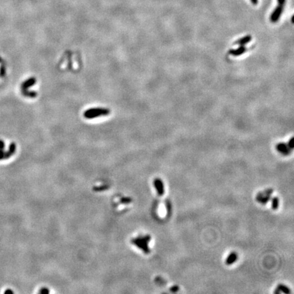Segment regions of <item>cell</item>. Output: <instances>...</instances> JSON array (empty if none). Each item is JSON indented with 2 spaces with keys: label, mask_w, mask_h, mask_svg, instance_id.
Wrapping results in <instances>:
<instances>
[{
  "label": "cell",
  "mask_w": 294,
  "mask_h": 294,
  "mask_svg": "<svg viewBox=\"0 0 294 294\" xmlns=\"http://www.w3.org/2000/svg\"><path fill=\"white\" fill-rule=\"evenodd\" d=\"M151 237L150 235H147L145 236H140L137 238H134L132 240V242L136 246H137L139 249H142L144 251V253L146 254H148L151 252L150 249L149 248L148 244L151 241Z\"/></svg>",
  "instance_id": "cell-1"
},
{
  "label": "cell",
  "mask_w": 294,
  "mask_h": 294,
  "mask_svg": "<svg viewBox=\"0 0 294 294\" xmlns=\"http://www.w3.org/2000/svg\"><path fill=\"white\" fill-rule=\"evenodd\" d=\"M110 113V110L106 108H91L88 110H86L84 113V116L86 119H93L104 115H108Z\"/></svg>",
  "instance_id": "cell-2"
},
{
  "label": "cell",
  "mask_w": 294,
  "mask_h": 294,
  "mask_svg": "<svg viewBox=\"0 0 294 294\" xmlns=\"http://www.w3.org/2000/svg\"><path fill=\"white\" fill-rule=\"evenodd\" d=\"M284 7H285V5L278 4L277 7L276 8L274 11H273V12L271 14V15H270V21L274 23H277L278 20H279L280 16H281L282 13L283 12V10H284Z\"/></svg>",
  "instance_id": "cell-3"
},
{
  "label": "cell",
  "mask_w": 294,
  "mask_h": 294,
  "mask_svg": "<svg viewBox=\"0 0 294 294\" xmlns=\"http://www.w3.org/2000/svg\"><path fill=\"white\" fill-rule=\"evenodd\" d=\"M272 193V189H267L265 190L264 192L259 193L257 195V200L262 204H266L270 199V195Z\"/></svg>",
  "instance_id": "cell-4"
},
{
  "label": "cell",
  "mask_w": 294,
  "mask_h": 294,
  "mask_svg": "<svg viewBox=\"0 0 294 294\" xmlns=\"http://www.w3.org/2000/svg\"><path fill=\"white\" fill-rule=\"evenodd\" d=\"M16 148H17V147H16L15 143L12 142L10 144L9 149L8 151L5 152L4 151V150H1V149H0V160L7 159H8L9 157L12 156L15 153Z\"/></svg>",
  "instance_id": "cell-5"
},
{
  "label": "cell",
  "mask_w": 294,
  "mask_h": 294,
  "mask_svg": "<svg viewBox=\"0 0 294 294\" xmlns=\"http://www.w3.org/2000/svg\"><path fill=\"white\" fill-rule=\"evenodd\" d=\"M154 186L155 187L158 195L162 196L165 193V189L164 183L160 178H155L154 180Z\"/></svg>",
  "instance_id": "cell-6"
},
{
  "label": "cell",
  "mask_w": 294,
  "mask_h": 294,
  "mask_svg": "<svg viewBox=\"0 0 294 294\" xmlns=\"http://www.w3.org/2000/svg\"><path fill=\"white\" fill-rule=\"evenodd\" d=\"M276 149L280 153L284 155H287L290 154L291 149L289 148L287 144L285 143H279L276 145Z\"/></svg>",
  "instance_id": "cell-7"
},
{
  "label": "cell",
  "mask_w": 294,
  "mask_h": 294,
  "mask_svg": "<svg viewBox=\"0 0 294 294\" xmlns=\"http://www.w3.org/2000/svg\"><path fill=\"white\" fill-rule=\"evenodd\" d=\"M247 51V48L245 46H240L238 48L236 49H232L229 51L230 54L232 56L234 57H238L240 56V55H242L243 53Z\"/></svg>",
  "instance_id": "cell-8"
},
{
  "label": "cell",
  "mask_w": 294,
  "mask_h": 294,
  "mask_svg": "<svg viewBox=\"0 0 294 294\" xmlns=\"http://www.w3.org/2000/svg\"><path fill=\"white\" fill-rule=\"evenodd\" d=\"M251 40H252V36L250 35H248L243 37L242 38L239 39V40H238L237 41H236L234 42V44L239 46H245L246 44L250 42Z\"/></svg>",
  "instance_id": "cell-9"
},
{
  "label": "cell",
  "mask_w": 294,
  "mask_h": 294,
  "mask_svg": "<svg viewBox=\"0 0 294 294\" xmlns=\"http://www.w3.org/2000/svg\"><path fill=\"white\" fill-rule=\"evenodd\" d=\"M36 78H29L28 80H25L24 83H23L21 85V90L22 91H26L27 89L30 87V86L33 85L34 84L36 83Z\"/></svg>",
  "instance_id": "cell-10"
},
{
  "label": "cell",
  "mask_w": 294,
  "mask_h": 294,
  "mask_svg": "<svg viewBox=\"0 0 294 294\" xmlns=\"http://www.w3.org/2000/svg\"><path fill=\"white\" fill-rule=\"evenodd\" d=\"M238 259V254L236 253V252H232L231 253L228 257H227L226 261H225V264L227 265H232L233 263H235Z\"/></svg>",
  "instance_id": "cell-11"
},
{
  "label": "cell",
  "mask_w": 294,
  "mask_h": 294,
  "mask_svg": "<svg viewBox=\"0 0 294 294\" xmlns=\"http://www.w3.org/2000/svg\"><path fill=\"white\" fill-rule=\"evenodd\" d=\"M279 206V199L277 197H274L272 199V208L273 210H277Z\"/></svg>",
  "instance_id": "cell-12"
},
{
  "label": "cell",
  "mask_w": 294,
  "mask_h": 294,
  "mask_svg": "<svg viewBox=\"0 0 294 294\" xmlns=\"http://www.w3.org/2000/svg\"><path fill=\"white\" fill-rule=\"evenodd\" d=\"M277 288L279 289L280 290V291H282V292H283L284 293L288 294V293H291V291L289 289V288L287 287V286L285 285L280 284V285H278Z\"/></svg>",
  "instance_id": "cell-13"
},
{
  "label": "cell",
  "mask_w": 294,
  "mask_h": 294,
  "mask_svg": "<svg viewBox=\"0 0 294 294\" xmlns=\"http://www.w3.org/2000/svg\"><path fill=\"white\" fill-rule=\"evenodd\" d=\"M50 292V291L48 288H46V287H43V288H42L40 290V291H39V293H42V294H47V293H49Z\"/></svg>",
  "instance_id": "cell-14"
},
{
  "label": "cell",
  "mask_w": 294,
  "mask_h": 294,
  "mask_svg": "<svg viewBox=\"0 0 294 294\" xmlns=\"http://www.w3.org/2000/svg\"><path fill=\"white\" fill-rule=\"evenodd\" d=\"M293 138H291L290 139V140L288 142V144H287L288 147L291 149H291H293Z\"/></svg>",
  "instance_id": "cell-15"
},
{
  "label": "cell",
  "mask_w": 294,
  "mask_h": 294,
  "mask_svg": "<svg viewBox=\"0 0 294 294\" xmlns=\"http://www.w3.org/2000/svg\"><path fill=\"white\" fill-rule=\"evenodd\" d=\"M178 290H179V287H178V286L177 285H174L170 288V291H171L172 292H177V291H178Z\"/></svg>",
  "instance_id": "cell-16"
},
{
  "label": "cell",
  "mask_w": 294,
  "mask_h": 294,
  "mask_svg": "<svg viewBox=\"0 0 294 294\" xmlns=\"http://www.w3.org/2000/svg\"><path fill=\"white\" fill-rule=\"evenodd\" d=\"M4 148H5V143L4 140H0V149H1V150H4Z\"/></svg>",
  "instance_id": "cell-17"
},
{
  "label": "cell",
  "mask_w": 294,
  "mask_h": 294,
  "mask_svg": "<svg viewBox=\"0 0 294 294\" xmlns=\"http://www.w3.org/2000/svg\"><path fill=\"white\" fill-rule=\"evenodd\" d=\"M277 2H278V4L285 5V2H286V0H277Z\"/></svg>",
  "instance_id": "cell-18"
},
{
  "label": "cell",
  "mask_w": 294,
  "mask_h": 294,
  "mask_svg": "<svg viewBox=\"0 0 294 294\" xmlns=\"http://www.w3.org/2000/svg\"><path fill=\"white\" fill-rule=\"evenodd\" d=\"M4 293H6V294H8V293H10V294H12V293H14V292H13V291H12L11 289H7V290H6V291H4Z\"/></svg>",
  "instance_id": "cell-19"
},
{
  "label": "cell",
  "mask_w": 294,
  "mask_h": 294,
  "mask_svg": "<svg viewBox=\"0 0 294 294\" xmlns=\"http://www.w3.org/2000/svg\"><path fill=\"white\" fill-rule=\"evenodd\" d=\"M251 2H252V4L254 5H257L258 4V0H251Z\"/></svg>",
  "instance_id": "cell-20"
},
{
  "label": "cell",
  "mask_w": 294,
  "mask_h": 294,
  "mask_svg": "<svg viewBox=\"0 0 294 294\" xmlns=\"http://www.w3.org/2000/svg\"><path fill=\"white\" fill-rule=\"evenodd\" d=\"M293 17H294V16L293 15L292 17H291V23H293Z\"/></svg>",
  "instance_id": "cell-21"
}]
</instances>
